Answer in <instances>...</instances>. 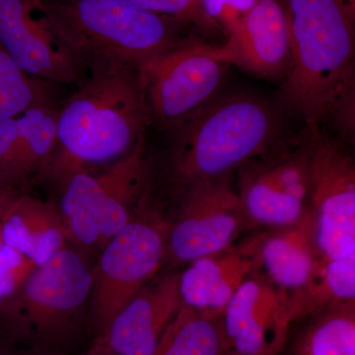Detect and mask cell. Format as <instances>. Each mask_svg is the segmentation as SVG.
<instances>
[{"label": "cell", "mask_w": 355, "mask_h": 355, "mask_svg": "<svg viewBox=\"0 0 355 355\" xmlns=\"http://www.w3.org/2000/svg\"><path fill=\"white\" fill-rule=\"evenodd\" d=\"M130 1L151 12L174 18L180 22L193 18L200 6V0H130Z\"/></svg>", "instance_id": "cell-24"}, {"label": "cell", "mask_w": 355, "mask_h": 355, "mask_svg": "<svg viewBox=\"0 0 355 355\" xmlns=\"http://www.w3.org/2000/svg\"><path fill=\"white\" fill-rule=\"evenodd\" d=\"M261 266L268 279L284 291L300 293L309 286L316 270L317 257L311 234L309 212L302 220L263 236Z\"/></svg>", "instance_id": "cell-18"}, {"label": "cell", "mask_w": 355, "mask_h": 355, "mask_svg": "<svg viewBox=\"0 0 355 355\" xmlns=\"http://www.w3.org/2000/svg\"><path fill=\"white\" fill-rule=\"evenodd\" d=\"M263 236L189 263L180 272L182 304L205 314L221 315L243 282L261 268L260 248Z\"/></svg>", "instance_id": "cell-16"}, {"label": "cell", "mask_w": 355, "mask_h": 355, "mask_svg": "<svg viewBox=\"0 0 355 355\" xmlns=\"http://www.w3.org/2000/svg\"><path fill=\"white\" fill-rule=\"evenodd\" d=\"M257 0H225V4H230L238 10L247 11L256 3Z\"/></svg>", "instance_id": "cell-26"}, {"label": "cell", "mask_w": 355, "mask_h": 355, "mask_svg": "<svg viewBox=\"0 0 355 355\" xmlns=\"http://www.w3.org/2000/svg\"><path fill=\"white\" fill-rule=\"evenodd\" d=\"M0 44L30 76L79 83L85 70L39 19L32 0H0Z\"/></svg>", "instance_id": "cell-13"}, {"label": "cell", "mask_w": 355, "mask_h": 355, "mask_svg": "<svg viewBox=\"0 0 355 355\" xmlns=\"http://www.w3.org/2000/svg\"><path fill=\"white\" fill-rule=\"evenodd\" d=\"M279 355H355V301L335 302L296 320Z\"/></svg>", "instance_id": "cell-19"}, {"label": "cell", "mask_w": 355, "mask_h": 355, "mask_svg": "<svg viewBox=\"0 0 355 355\" xmlns=\"http://www.w3.org/2000/svg\"><path fill=\"white\" fill-rule=\"evenodd\" d=\"M0 241L40 266L67 246L57 203L19 193L0 219Z\"/></svg>", "instance_id": "cell-17"}, {"label": "cell", "mask_w": 355, "mask_h": 355, "mask_svg": "<svg viewBox=\"0 0 355 355\" xmlns=\"http://www.w3.org/2000/svg\"><path fill=\"white\" fill-rule=\"evenodd\" d=\"M221 49L229 64L263 79L284 80L291 64V37L284 3L257 0Z\"/></svg>", "instance_id": "cell-14"}, {"label": "cell", "mask_w": 355, "mask_h": 355, "mask_svg": "<svg viewBox=\"0 0 355 355\" xmlns=\"http://www.w3.org/2000/svg\"><path fill=\"white\" fill-rule=\"evenodd\" d=\"M58 85L28 74L0 44V120L33 107L58 105Z\"/></svg>", "instance_id": "cell-22"}, {"label": "cell", "mask_w": 355, "mask_h": 355, "mask_svg": "<svg viewBox=\"0 0 355 355\" xmlns=\"http://www.w3.org/2000/svg\"><path fill=\"white\" fill-rule=\"evenodd\" d=\"M23 191L17 190L14 188H6V187H0V219L3 216L4 211L7 209L14 198L17 197Z\"/></svg>", "instance_id": "cell-25"}, {"label": "cell", "mask_w": 355, "mask_h": 355, "mask_svg": "<svg viewBox=\"0 0 355 355\" xmlns=\"http://www.w3.org/2000/svg\"><path fill=\"white\" fill-rule=\"evenodd\" d=\"M291 108L253 92H220L166 130L165 176L173 188L232 174L286 139Z\"/></svg>", "instance_id": "cell-2"}, {"label": "cell", "mask_w": 355, "mask_h": 355, "mask_svg": "<svg viewBox=\"0 0 355 355\" xmlns=\"http://www.w3.org/2000/svg\"><path fill=\"white\" fill-rule=\"evenodd\" d=\"M0 355H19L13 349L11 342L0 338Z\"/></svg>", "instance_id": "cell-27"}, {"label": "cell", "mask_w": 355, "mask_h": 355, "mask_svg": "<svg viewBox=\"0 0 355 355\" xmlns=\"http://www.w3.org/2000/svg\"><path fill=\"white\" fill-rule=\"evenodd\" d=\"M153 355H228L221 315L205 314L181 303Z\"/></svg>", "instance_id": "cell-21"}, {"label": "cell", "mask_w": 355, "mask_h": 355, "mask_svg": "<svg viewBox=\"0 0 355 355\" xmlns=\"http://www.w3.org/2000/svg\"><path fill=\"white\" fill-rule=\"evenodd\" d=\"M153 182L144 139L112 164L60 180L57 205L67 241L101 251L153 193Z\"/></svg>", "instance_id": "cell-5"}, {"label": "cell", "mask_w": 355, "mask_h": 355, "mask_svg": "<svg viewBox=\"0 0 355 355\" xmlns=\"http://www.w3.org/2000/svg\"><path fill=\"white\" fill-rule=\"evenodd\" d=\"M58 112L60 105H44L0 120V187L23 191L43 179L57 146Z\"/></svg>", "instance_id": "cell-15"}, {"label": "cell", "mask_w": 355, "mask_h": 355, "mask_svg": "<svg viewBox=\"0 0 355 355\" xmlns=\"http://www.w3.org/2000/svg\"><path fill=\"white\" fill-rule=\"evenodd\" d=\"M86 70L78 89L60 104L57 146L43 178L55 184L125 157L151 123L137 67L97 60Z\"/></svg>", "instance_id": "cell-3"}, {"label": "cell", "mask_w": 355, "mask_h": 355, "mask_svg": "<svg viewBox=\"0 0 355 355\" xmlns=\"http://www.w3.org/2000/svg\"><path fill=\"white\" fill-rule=\"evenodd\" d=\"M345 1L347 2V6H349L352 10H354V0H345Z\"/></svg>", "instance_id": "cell-28"}, {"label": "cell", "mask_w": 355, "mask_h": 355, "mask_svg": "<svg viewBox=\"0 0 355 355\" xmlns=\"http://www.w3.org/2000/svg\"><path fill=\"white\" fill-rule=\"evenodd\" d=\"M238 170L242 172L238 193L247 221L282 228L307 216V205L277 190L254 160Z\"/></svg>", "instance_id": "cell-20"}, {"label": "cell", "mask_w": 355, "mask_h": 355, "mask_svg": "<svg viewBox=\"0 0 355 355\" xmlns=\"http://www.w3.org/2000/svg\"><path fill=\"white\" fill-rule=\"evenodd\" d=\"M291 64L284 101L307 127L329 121L342 139L355 125L354 12L345 0H284Z\"/></svg>", "instance_id": "cell-1"}, {"label": "cell", "mask_w": 355, "mask_h": 355, "mask_svg": "<svg viewBox=\"0 0 355 355\" xmlns=\"http://www.w3.org/2000/svg\"><path fill=\"white\" fill-rule=\"evenodd\" d=\"M231 174L174 188L178 198L168 221L167 259L175 265L231 246L246 222Z\"/></svg>", "instance_id": "cell-10"}, {"label": "cell", "mask_w": 355, "mask_h": 355, "mask_svg": "<svg viewBox=\"0 0 355 355\" xmlns=\"http://www.w3.org/2000/svg\"><path fill=\"white\" fill-rule=\"evenodd\" d=\"M167 234L166 212L153 191L100 251L89 308L96 335L157 277L167 259Z\"/></svg>", "instance_id": "cell-7"}, {"label": "cell", "mask_w": 355, "mask_h": 355, "mask_svg": "<svg viewBox=\"0 0 355 355\" xmlns=\"http://www.w3.org/2000/svg\"><path fill=\"white\" fill-rule=\"evenodd\" d=\"M308 212L316 270L355 261V165L343 140L314 127Z\"/></svg>", "instance_id": "cell-9"}, {"label": "cell", "mask_w": 355, "mask_h": 355, "mask_svg": "<svg viewBox=\"0 0 355 355\" xmlns=\"http://www.w3.org/2000/svg\"><path fill=\"white\" fill-rule=\"evenodd\" d=\"M93 268L69 246L35 268L19 291L0 307L2 336L58 343L80 326L90 308Z\"/></svg>", "instance_id": "cell-6"}, {"label": "cell", "mask_w": 355, "mask_h": 355, "mask_svg": "<svg viewBox=\"0 0 355 355\" xmlns=\"http://www.w3.org/2000/svg\"><path fill=\"white\" fill-rule=\"evenodd\" d=\"M221 48L179 40L139 69L150 123L168 130L222 92L229 67Z\"/></svg>", "instance_id": "cell-8"}, {"label": "cell", "mask_w": 355, "mask_h": 355, "mask_svg": "<svg viewBox=\"0 0 355 355\" xmlns=\"http://www.w3.org/2000/svg\"><path fill=\"white\" fill-rule=\"evenodd\" d=\"M228 355H279L294 322L291 296L254 272L221 313Z\"/></svg>", "instance_id": "cell-11"}, {"label": "cell", "mask_w": 355, "mask_h": 355, "mask_svg": "<svg viewBox=\"0 0 355 355\" xmlns=\"http://www.w3.org/2000/svg\"><path fill=\"white\" fill-rule=\"evenodd\" d=\"M180 272L158 275L95 336L86 355H153L176 315Z\"/></svg>", "instance_id": "cell-12"}, {"label": "cell", "mask_w": 355, "mask_h": 355, "mask_svg": "<svg viewBox=\"0 0 355 355\" xmlns=\"http://www.w3.org/2000/svg\"><path fill=\"white\" fill-rule=\"evenodd\" d=\"M46 29L86 70L91 62L140 67L181 40L179 20L130 0H32Z\"/></svg>", "instance_id": "cell-4"}, {"label": "cell", "mask_w": 355, "mask_h": 355, "mask_svg": "<svg viewBox=\"0 0 355 355\" xmlns=\"http://www.w3.org/2000/svg\"><path fill=\"white\" fill-rule=\"evenodd\" d=\"M38 265L0 241V307L17 294Z\"/></svg>", "instance_id": "cell-23"}]
</instances>
